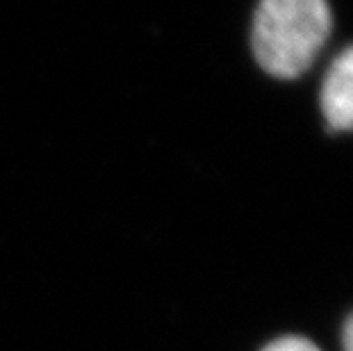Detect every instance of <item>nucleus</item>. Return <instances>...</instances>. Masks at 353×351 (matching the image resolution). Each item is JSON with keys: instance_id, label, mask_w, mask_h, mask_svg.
Listing matches in <instances>:
<instances>
[{"instance_id": "obj_1", "label": "nucleus", "mask_w": 353, "mask_h": 351, "mask_svg": "<svg viewBox=\"0 0 353 351\" xmlns=\"http://www.w3.org/2000/svg\"><path fill=\"white\" fill-rule=\"evenodd\" d=\"M333 17L326 0H260L253 21V53L276 78H296L317 59Z\"/></svg>"}, {"instance_id": "obj_2", "label": "nucleus", "mask_w": 353, "mask_h": 351, "mask_svg": "<svg viewBox=\"0 0 353 351\" xmlns=\"http://www.w3.org/2000/svg\"><path fill=\"white\" fill-rule=\"evenodd\" d=\"M319 101L330 130H353V46L333 59Z\"/></svg>"}, {"instance_id": "obj_3", "label": "nucleus", "mask_w": 353, "mask_h": 351, "mask_svg": "<svg viewBox=\"0 0 353 351\" xmlns=\"http://www.w3.org/2000/svg\"><path fill=\"white\" fill-rule=\"evenodd\" d=\"M262 351H321L317 345H312L310 340L299 338V335H285V338L274 340L272 345H267Z\"/></svg>"}, {"instance_id": "obj_4", "label": "nucleus", "mask_w": 353, "mask_h": 351, "mask_svg": "<svg viewBox=\"0 0 353 351\" xmlns=\"http://www.w3.org/2000/svg\"><path fill=\"white\" fill-rule=\"evenodd\" d=\"M342 342H344V351H353V315L349 317V322L344 324Z\"/></svg>"}]
</instances>
